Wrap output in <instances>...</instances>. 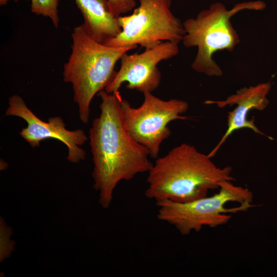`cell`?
Returning a JSON list of instances; mask_svg holds the SVG:
<instances>
[{"label": "cell", "instance_id": "15", "mask_svg": "<svg viewBox=\"0 0 277 277\" xmlns=\"http://www.w3.org/2000/svg\"><path fill=\"white\" fill-rule=\"evenodd\" d=\"M8 1L9 0H0V5L1 6L6 5ZM14 1H17V0Z\"/></svg>", "mask_w": 277, "mask_h": 277}, {"label": "cell", "instance_id": "2", "mask_svg": "<svg viewBox=\"0 0 277 277\" xmlns=\"http://www.w3.org/2000/svg\"><path fill=\"white\" fill-rule=\"evenodd\" d=\"M232 168L219 167L194 146L183 143L155 159L148 171L145 196L159 201L187 202L219 189L220 182L234 181Z\"/></svg>", "mask_w": 277, "mask_h": 277}, {"label": "cell", "instance_id": "7", "mask_svg": "<svg viewBox=\"0 0 277 277\" xmlns=\"http://www.w3.org/2000/svg\"><path fill=\"white\" fill-rule=\"evenodd\" d=\"M144 100L138 108L121 99L120 112L124 126L132 138L146 147L150 156L158 157L163 141L171 133L168 124L176 120H187L182 115L189 108L186 101L172 98L163 100L151 92L143 93Z\"/></svg>", "mask_w": 277, "mask_h": 277}, {"label": "cell", "instance_id": "5", "mask_svg": "<svg viewBox=\"0 0 277 277\" xmlns=\"http://www.w3.org/2000/svg\"><path fill=\"white\" fill-rule=\"evenodd\" d=\"M219 192L209 197L192 201L177 202L171 200L156 202L157 217L172 225L183 235L199 232L203 226L216 227L227 224L232 215L255 206L253 193L248 188L233 185L231 181L219 183Z\"/></svg>", "mask_w": 277, "mask_h": 277}, {"label": "cell", "instance_id": "14", "mask_svg": "<svg viewBox=\"0 0 277 277\" xmlns=\"http://www.w3.org/2000/svg\"><path fill=\"white\" fill-rule=\"evenodd\" d=\"M111 12L116 17L126 13L136 6L135 0H107Z\"/></svg>", "mask_w": 277, "mask_h": 277}, {"label": "cell", "instance_id": "9", "mask_svg": "<svg viewBox=\"0 0 277 277\" xmlns=\"http://www.w3.org/2000/svg\"><path fill=\"white\" fill-rule=\"evenodd\" d=\"M179 52L178 44L165 41L145 48L141 53H124L120 58V69L104 90L109 93H117L122 84L127 82L128 89L143 93L152 92L158 88L161 81L157 64L176 56Z\"/></svg>", "mask_w": 277, "mask_h": 277}, {"label": "cell", "instance_id": "1", "mask_svg": "<svg viewBox=\"0 0 277 277\" xmlns=\"http://www.w3.org/2000/svg\"><path fill=\"white\" fill-rule=\"evenodd\" d=\"M98 95L102 100L100 114L89 130L94 164L92 176L93 187L99 192L98 202L103 208H107L120 181L148 172L153 163L149 159V150L134 140L124 126L120 93H109L103 90Z\"/></svg>", "mask_w": 277, "mask_h": 277}, {"label": "cell", "instance_id": "4", "mask_svg": "<svg viewBox=\"0 0 277 277\" xmlns=\"http://www.w3.org/2000/svg\"><path fill=\"white\" fill-rule=\"evenodd\" d=\"M265 7L262 1L248 2L237 4L228 10L223 4L215 3L195 18L186 19L183 23L185 33L182 41L187 48H197L192 68L209 76H221L223 72L213 60V54L222 50L232 52L240 43L230 18L241 10H262Z\"/></svg>", "mask_w": 277, "mask_h": 277}, {"label": "cell", "instance_id": "11", "mask_svg": "<svg viewBox=\"0 0 277 277\" xmlns=\"http://www.w3.org/2000/svg\"><path fill=\"white\" fill-rule=\"evenodd\" d=\"M75 2L83 16V25L89 35L96 41L104 43L121 32L118 17L111 12L107 0Z\"/></svg>", "mask_w": 277, "mask_h": 277}, {"label": "cell", "instance_id": "8", "mask_svg": "<svg viewBox=\"0 0 277 277\" xmlns=\"http://www.w3.org/2000/svg\"><path fill=\"white\" fill-rule=\"evenodd\" d=\"M8 105L5 115L20 117L27 124L19 134L31 147H37L42 141L53 138L66 145L68 149L67 159L70 162L78 163L86 159V151L81 146L88 138L83 130L67 129L63 120L60 116L51 117L48 122L41 120L28 108L19 95L11 96Z\"/></svg>", "mask_w": 277, "mask_h": 277}, {"label": "cell", "instance_id": "13", "mask_svg": "<svg viewBox=\"0 0 277 277\" xmlns=\"http://www.w3.org/2000/svg\"><path fill=\"white\" fill-rule=\"evenodd\" d=\"M10 228L4 221H1V261L9 256L13 251L14 242L10 239L11 233Z\"/></svg>", "mask_w": 277, "mask_h": 277}, {"label": "cell", "instance_id": "3", "mask_svg": "<svg viewBox=\"0 0 277 277\" xmlns=\"http://www.w3.org/2000/svg\"><path fill=\"white\" fill-rule=\"evenodd\" d=\"M71 36L72 51L64 66V81L72 84L79 118L87 124L94 96L111 82L116 72L115 65L123 54L137 46H106L93 39L83 24L74 29Z\"/></svg>", "mask_w": 277, "mask_h": 277}, {"label": "cell", "instance_id": "6", "mask_svg": "<svg viewBox=\"0 0 277 277\" xmlns=\"http://www.w3.org/2000/svg\"><path fill=\"white\" fill-rule=\"evenodd\" d=\"M129 15L120 16L121 32L103 44L113 47L140 45L153 47L162 42L179 43L185 33L183 24L171 11V0H139Z\"/></svg>", "mask_w": 277, "mask_h": 277}, {"label": "cell", "instance_id": "10", "mask_svg": "<svg viewBox=\"0 0 277 277\" xmlns=\"http://www.w3.org/2000/svg\"><path fill=\"white\" fill-rule=\"evenodd\" d=\"M271 87L269 83H262L255 86L243 87L235 94L228 96L223 101H205L206 104H215L220 108L236 105L233 110L228 112L227 130L215 147L208 154L210 157L214 156L227 138L235 131L242 128H249L255 133L274 140L271 136L261 131L254 124V118L247 120V115L252 109L263 110L268 105L267 98Z\"/></svg>", "mask_w": 277, "mask_h": 277}, {"label": "cell", "instance_id": "12", "mask_svg": "<svg viewBox=\"0 0 277 277\" xmlns=\"http://www.w3.org/2000/svg\"><path fill=\"white\" fill-rule=\"evenodd\" d=\"M58 0H31V11L37 15L48 16L57 28L59 17L57 13Z\"/></svg>", "mask_w": 277, "mask_h": 277}]
</instances>
